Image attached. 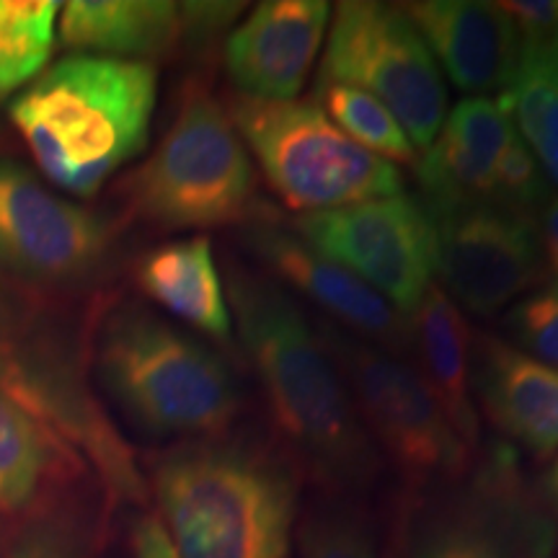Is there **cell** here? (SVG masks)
Listing matches in <instances>:
<instances>
[{
    "instance_id": "6da1fadb",
    "label": "cell",
    "mask_w": 558,
    "mask_h": 558,
    "mask_svg": "<svg viewBox=\"0 0 558 558\" xmlns=\"http://www.w3.org/2000/svg\"><path fill=\"white\" fill-rule=\"evenodd\" d=\"M233 324L259 383L277 448L331 488H354L380 469L344 375L295 295L264 271L228 264Z\"/></svg>"
},
{
    "instance_id": "7a4b0ae2",
    "label": "cell",
    "mask_w": 558,
    "mask_h": 558,
    "mask_svg": "<svg viewBox=\"0 0 558 558\" xmlns=\"http://www.w3.org/2000/svg\"><path fill=\"white\" fill-rule=\"evenodd\" d=\"M160 525L179 558H288L298 469L279 448L194 439L153 463Z\"/></svg>"
},
{
    "instance_id": "3957f363",
    "label": "cell",
    "mask_w": 558,
    "mask_h": 558,
    "mask_svg": "<svg viewBox=\"0 0 558 558\" xmlns=\"http://www.w3.org/2000/svg\"><path fill=\"white\" fill-rule=\"evenodd\" d=\"M158 70L70 54L13 99L9 117L54 186L94 197L148 143Z\"/></svg>"
},
{
    "instance_id": "277c9868",
    "label": "cell",
    "mask_w": 558,
    "mask_h": 558,
    "mask_svg": "<svg viewBox=\"0 0 558 558\" xmlns=\"http://www.w3.org/2000/svg\"><path fill=\"white\" fill-rule=\"evenodd\" d=\"M94 365L104 393L153 437H220L241 414V383L228 360L143 305L101 320Z\"/></svg>"
},
{
    "instance_id": "5b68a950",
    "label": "cell",
    "mask_w": 558,
    "mask_h": 558,
    "mask_svg": "<svg viewBox=\"0 0 558 558\" xmlns=\"http://www.w3.org/2000/svg\"><path fill=\"white\" fill-rule=\"evenodd\" d=\"M122 190L132 215L160 230L246 226L267 207L226 104L199 83L184 90L169 132Z\"/></svg>"
},
{
    "instance_id": "8992f818",
    "label": "cell",
    "mask_w": 558,
    "mask_h": 558,
    "mask_svg": "<svg viewBox=\"0 0 558 558\" xmlns=\"http://www.w3.org/2000/svg\"><path fill=\"white\" fill-rule=\"evenodd\" d=\"M226 111L269 190L292 213H326L403 192V173L333 124L313 99L230 94Z\"/></svg>"
},
{
    "instance_id": "52a82bcc",
    "label": "cell",
    "mask_w": 558,
    "mask_h": 558,
    "mask_svg": "<svg viewBox=\"0 0 558 558\" xmlns=\"http://www.w3.org/2000/svg\"><path fill=\"white\" fill-rule=\"evenodd\" d=\"M316 83H341L378 99L427 150L448 117V86L427 41L396 3L344 0L326 37Z\"/></svg>"
},
{
    "instance_id": "ba28073f",
    "label": "cell",
    "mask_w": 558,
    "mask_h": 558,
    "mask_svg": "<svg viewBox=\"0 0 558 558\" xmlns=\"http://www.w3.org/2000/svg\"><path fill=\"white\" fill-rule=\"evenodd\" d=\"M316 326L344 375L362 427L401 476L411 486H422L463 473L473 452L452 432L418 369L329 320H316Z\"/></svg>"
},
{
    "instance_id": "9c48e42d",
    "label": "cell",
    "mask_w": 558,
    "mask_h": 558,
    "mask_svg": "<svg viewBox=\"0 0 558 558\" xmlns=\"http://www.w3.org/2000/svg\"><path fill=\"white\" fill-rule=\"evenodd\" d=\"M290 228L326 259L360 277L403 316L414 313L435 279V218L422 199L407 192L298 215Z\"/></svg>"
},
{
    "instance_id": "30bf717a",
    "label": "cell",
    "mask_w": 558,
    "mask_h": 558,
    "mask_svg": "<svg viewBox=\"0 0 558 558\" xmlns=\"http://www.w3.org/2000/svg\"><path fill=\"white\" fill-rule=\"evenodd\" d=\"M114 230L13 160L0 158V269L45 284L88 282L107 264Z\"/></svg>"
},
{
    "instance_id": "8fae6325",
    "label": "cell",
    "mask_w": 558,
    "mask_h": 558,
    "mask_svg": "<svg viewBox=\"0 0 558 558\" xmlns=\"http://www.w3.org/2000/svg\"><path fill=\"white\" fill-rule=\"evenodd\" d=\"M432 218L439 288L473 316H497L546 271L535 222L494 202L435 209Z\"/></svg>"
},
{
    "instance_id": "7c38bea8",
    "label": "cell",
    "mask_w": 558,
    "mask_h": 558,
    "mask_svg": "<svg viewBox=\"0 0 558 558\" xmlns=\"http://www.w3.org/2000/svg\"><path fill=\"white\" fill-rule=\"evenodd\" d=\"M243 246L279 288L295 290L324 311L329 324L396 357L411 354L409 316L367 288L360 277L308 246L269 205L243 226Z\"/></svg>"
},
{
    "instance_id": "4fadbf2b",
    "label": "cell",
    "mask_w": 558,
    "mask_h": 558,
    "mask_svg": "<svg viewBox=\"0 0 558 558\" xmlns=\"http://www.w3.org/2000/svg\"><path fill=\"white\" fill-rule=\"evenodd\" d=\"M326 0H264L233 26L222 62L235 94L264 101H295L308 83L329 29Z\"/></svg>"
},
{
    "instance_id": "5bb4252c",
    "label": "cell",
    "mask_w": 558,
    "mask_h": 558,
    "mask_svg": "<svg viewBox=\"0 0 558 558\" xmlns=\"http://www.w3.org/2000/svg\"><path fill=\"white\" fill-rule=\"evenodd\" d=\"M411 24L442 62L452 86L473 96L505 94L518 68L522 41L501 3L414 0L401 3Z\"/></svg>"
},
{
    "instance_id": "9a60e30c",
    "label": "cell",
    "mask_w": 558,
    "mask_h": 558,
    "mask_svg": "<svg viewBox=\"0 0 558 558\" xmlns=\"http://www.w3.org/2000/svg\"><path fill=\"white\" fill-rule=\"evenodd\" d=\"M512 117L501 96H469L445 117L437 137L418 156L414 177L427 209L492 202L494 179L509 140Z\"/></svg>"
},
{
    "instance_id": "2e32d148",
    "label": "cell",
    "mask_w": 558,
    "mask_h": 558,
    "mask_svg": "<svg viewBox=\"0 0 558 558\" xmlns=\"http://www.w3.org/2000/svg\"><path fill=\"white\" fill-rule=\"evenodd\" d=\"M473 399L507 437L548 456L558 450V373L497 337L473 339Z\"/></svg>"
},
{
    "instance_id": "e0dca14e",
    "label": "cell",
    "mask_w": 558,
    "mask_h": 558,
    "mask_svg": "<svg viewBox=\"0 0 558 558\" xmlns=\"http://www.w3.org/2000/svg\"><path fill=\"white\" fill-rule=\"evenodd\" d=\"M411 324V354H416L418 375L435 396L450 427L471 452L478 445V411L473 399L471 354L476 333L471 320L452 303L437 282L418 300Z\"/></svg>"
},
{
    "instance_id": "ac0fdd59",
    "label": "cell",
    "mask_w": 558,
    "mask_h": 558,
    "mask_svg": "<svg viewBox=\"0 0 558 558\" xmlns=\"http://www.w3.org/2000/svg\"><path fill=\"white\" fill-rule=\"evenodd\" d=\"M135 282L145 298L218 344L233 339L226 282L207 235L160 243L140 256Z\"/></svg>"
},
{
    "instance_id": "d6986e66",
    "label": "cell",
    "mask_w": 558,
    "mask_h": 558,
    "mask_svg": "<svg viewBox=\"0 0 558 558\" xmlns=\"http://www.w3.org/2000/svg\"><path fill=\"white\" fill-rule=\"evenodd\" d=\"M60 39L81 54L148 62L177 50L181 9L169 0H70Z\"/></svg>"
},
{
    "instance_id": "ffe728a7",
    "label": "cell",
    "mask_w": 558,
    "mask_h": 558,
    "mask_svg": "<svg viewBox=\"0 0 558 558\" xmlns=\"http://www.w3.org/2000/svg\"><path fill=\"white\" fill-rule=\"evenodd\" d=\"M86 469V460L65 439L0 393V514L16 518Z\"/></svg>"
},
{
    "instance_id": "44dd1931",
    "label": "cell",
    "mask_w": 558,
    "mask_h": 558,
    "mask_svg": "<svg viewBox=\"0 0 558 558\" xmlns=\"http://www.w3.org/2000/svg\"><path fill=\"white\" fill-rule=\"evenodd\" d=\"M554 41L522 45L512 81L499 96L507 104L518 135L558 190V62Z\"/></svg>"
},
{
    "instance_id": "7402d4cb",
    "label": "cell",
    "mask_w": 558,
    "mask_h": 558,
    "mask_svg": "<svg viewBox=\"0 0 558 558\" xmlns=\"http://www.w3.org/2000/svg\"><path fill=\"white\" fill-rule=\"evenodd\" d=\"M58 0H0V99L39 78L58 34Z\"/></svg>"
},
{
    "instance_id": "603a6c76",
    "label": "cell",
    "mask_w": 558,
    "mask_h": 558,
    "mask_svg": "<svg viewBox=\"0 0 558 558\" xmlns=\"http://www.w3.org/2000/svg\"><path fill=\"white\" fill-rule=\"evenodd\" d=\"M313 94H316L313 101L326 111V117L360 148L393 166L399 163L414 169L418 160L416 145L411 143L399 120L390 114V109L383 107L378 99L360 88L341 86V83H316Z\"/></svg>"
},
{
    "instance_id": "cb8c5ba5",
    "label": "cell",
    "mask_w": 558,
    "mask_h": 558,
    "mask_svg": "<svg viewBox=\"0 0 558 558\" xmlns=\"http://www.w3.org/2000/svg\"><path fill=\"white\" fill-rule=\"evenodd\" d=\"M300 556L375 558L373 530L354 507H320L311 512L300 527Z\"/></svg>"
},
{
    "instance_id": "d4e9b609",
    "label": "cell",
    "mask_w": 558,
    "mask_h": 558,
    "mask_svg": "<svg viewBox=\"0 0 558 558\" xmlns=\"http://www.w3.org/2000/svg\"><path fill=\"white\" fill-rule=\"evenodd\" d=\"M546 173L541 171L538 160L525 145V140L514 130L505 156L499 160L497 179H494L492 202L507 213L520 215L525 220H538V213L550 197Z\"/></svg>"
},
{
    "instance_id": "484cf974",
    "label": "cell",
    "mask_w": 558,
    "mask_h": 558,
    "mask_svg": "<svg viewBox=\"0 0 558 558\" xmlns=\"http://www.w3.org/2000/svg\"><path fill=\"white\" fill-rule=\"evenodd\" d=\"M507 329L522 352L527 349L530 357L558 373V284L520 300L507 313Z\"/></svg>"
},
{
    "instance_id": "4316f807",
    "label": "cell",
    "mask_w": 558,
    "mask_h": 558,
    "mask_svg": "<svg viewBox=\"0 0 558 558\" xmlns=\"http://www.w3.org/2000/svg\"><path fill=\"white\" fill-rule=\"evenodd\" d=\"M9 558H88L83 530L62 520H45L26 530Z\"/></svg>"
},
{
    "instance_id": "83f0119b",
    "label": "cell",
    "mask_w": 558,
    "mask_h": 558,
    "mask_svg": "<svg viewBox=\"0 0 558 558\" xmlns=\"http://www.w3.org/2000/svg\"><path fill=\"white\" fill-rule=\"evenodd\" d=\"M418 558H501V550L481 527L452 525L432 535Z\"/></svg>"
},
{
    "instance_id": "f1b7e54d",
    "label": "cell",
    "mask_w": 558,
    "mask_h": 558,
    "mask_svg": "<svg viewBox=\"0 0 558 558\" xmlns=\"http://www.w3.org/2000/svg\"><path fill=\"white\" fill-rule=\"evenodd\" d=\"M522 45H550L558 37V3L554 0H509L501 3Z\"/></svg>"
},
{
    "instance_id": "f546056e",
    "label": "cell",
    "mask_w": 558,
    "mask_h": 558,
    "mask_svg": "<svg viewBox=\"0 0 558 558\" xmlns=\"http://www.w3.org/2000/svg\"><path fill=\"white\" fill-rule=\"evenodd\" d=\"M132 548H135V558H179L163 525H160L158 514H145L137 522Z\"/></svg>"
},
{
    "instance_id": "4dcf8cb0",
    "label": "cell",
    "mask_w": 558,
    "mask_h": 558,
    "mask_svg": "<svg viewBox=\"0 0 558 558\" xmlns=\"http://www.w3.org/2000/svg\"><path fill=\"white\" fill-rule=\"evenodd\" d=\"M535 228H538L543 264L550 269L558 284V194H550L546 199V205L538 213V220H535Z\"/></svg>"
},
{
    "instance_id": "1f68e13d",
    "label": "cell",
    "mask_w": 558,
    "mask_h": 558,
    "mask_svg": "<svg viewBox=\"0 0 558 558\" xmlns=\"http://www.w3.org/2000/svg\"><path fill=\"white\" fill-rule=\"evenodd\" d=\"M548 488H550V497H554V499H556V505H558V458H556L554 469H550V476H548Z\"/></svg>"
},
{
    "instance_id": "d6a6232c",
    "label": "cell",
    "mask_w": 558,
    "mask_h": 558,
    "mask_svg": "<svg viewBox=\"0 0 558 558\" xmlns=\"http://www.w3.org/2000/svg\"><path fill=\"white\" fill-rule=\"evenodd\" d=\"M554 52H556V62H558V39L554 41Z\"/></svg>"
}]
</instances>
